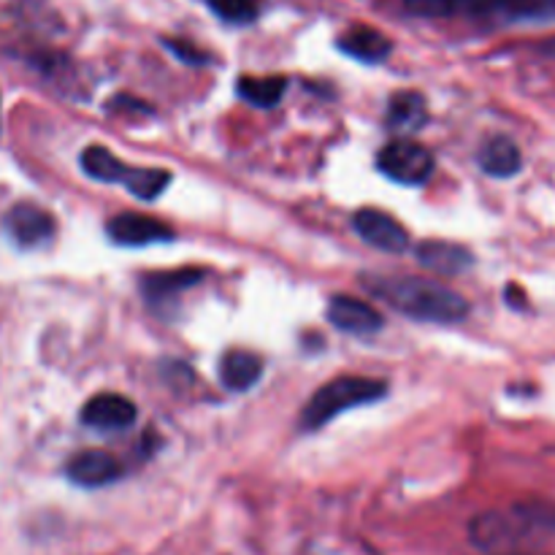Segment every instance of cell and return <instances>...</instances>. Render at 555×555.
I'll list each match as a JSON object with an SVG mask.
<instances>
[{
    "instance_id": "obj_4",
    "label": "cell",
    "mask_w": 555,
    "mask_h": 555,
    "mask_svg": "<svg viewBox=\"0 0 555 555\" xmlns=\"http://www.w3.org/2000/svg\"><path fill=\"white\" fill-rule=\"evenodd\" d=\"M81 168H85L87 177L98 179V182L108 184H122L128 188L135 198L152 201L163 193V190L171 184V173L163 171V168H135L128 163L119 160L117 155L106 150V146H87L81 152Z\"/></svg>"
},
{
    "instance_id": "obj_16",
    "label": "cell",
    "mask_w": 555,
    "mask_h": 555,
    "mask_svg": "<svg viewBox=\"0 0 555 555\" xmlns=\"http://www.w3.org/2000/svg\"><path fill=\"white\" fill-rule=\"evenodd\" d=\"M263 374V358L249 350H231L220 361V379L228 390H249Z\"/></svg>"
},
{
    "instance_id": "obj_1",
    "label": "cell",
    "mask_w": 555,
    "mask_h": 555,
    "mask_svg": "<svg viewBox=\"0 0 555 555\" xmlns=\"http://www.w3.org/2000/svg\"><path fill=\"white\" fill-rule=\"evenodd\" d=\"M363 287L396 312L421 323H461L469 314V301L453 287L421 276H363Z\"/></svg>"
},
{
    "instance_id": "obj_18",
    "label": "cell",
    "mask_w": 555,
    "mask_h": 555,
    "mask_svg": "<svg viewBox=\"0 0 555 555\" xmlns=\"http://www.w3.org/2000/svg\"><path fill=\"white\" fill-rule=\"evenodd\" d=\"M287 90L285 76H242L238 79V95L247 103L260 108H271L282 101Z\"/></svg>"
},
{
    "instance_id": "obj_21",
    "label": "cell",
    "mask_w": 555,
    "mask_h": 555,
    "mask_svg": "<svg viewBox=\"0 0 555 555\" xmlns=\"http://www.w3.org/2000/svg\"><path fill=\"white\" fill-rule=\"evenodd\" d=\"M542 52L551 54V57H555V38H547V41L542 43Z\"/></svg>"
},
{
    "instance_id": "obj_14",
    "label": "cell",
    "mask_w": 555,
    "mask_h": 555,
    "mask_svg": "<svg viewBox=\"0 0 555 555\" xmlns=\"http://www.w3.org/2000/svg\"><path fill=\"white\" fill-rule=\"evenodd\" d=\"M417 260H421L426 269H431L434 274L442 276L464 274V271L475 263L469 249L450 242H423L421 247H417Z\"/></svg>"
},
{
    "instance_id": "obj_17",
    "label": "cell",
    "mask_w": 555,
    "mask_h": 555,
    "mask_svg": "<svg viewBox=\"0 0 555 555\" xmlns=\"http://www.w3.org/2000/svg\"><path fill=\"white\" fill-rule=\"evenodd\" d=\"M388 128L393 133H417L426 125L428 108L421 92H396L388 103Z\"/></svg>"
},
{
    "instance_id": "obj_9",
    "label": "cell",
    "mask_w": 555,
    "mask_h": 555,
    "mask_svg": "<svg viewBox=\"0 0 555 555\" xmlns=\"http://www.w3.org/2000/svg\"><path fill=\"white\" fill-rule=\"evenodd\" d=\"M135 404L119 393H98L81 406V423L95 431H125L135 423Z\"/></svg>"
},
{
    "instance_id": "obj_5",
    "label": "cell",
    "mask_w": 555,
    "mask_h": 555,
    "mask_svg": "<svg viewBox=\"0 0 555 555\" xmlns=\"http://www.w3.org/2000/svg\"><path fill=\"white\" fill-rule=\"evenodd\" d=\"M377 168L399 184H423L434 173V155L423 144L396 139L379 150Z\"/></svg>"
},
{
    "instance_id": "obj_20",
    "label": "cell",
    "mask_w": 555,
    "mask_h": 555,
    "mask_svg": "<svg viewBox=\"0 0 555 555\" xmlns=\"http://www.w3.org/2000/svg\"><path fill=\"white\" fill-rule=\"evenodd\" d=\"M166 47L171 49L179 60H184V63H190V65H204L206 60H209V54L201 52V49L193 47L190 41H177V38H168Z\"/></svg>"
},
{
    "instance_id": "obj_11",
    "label": "cell",
    "mask_w": 555,
    "mask_h": 555,
    "mask_svg": "<svg viewBox=\"0 0 555 555\" xmlns=\"http://www.w3.org/2000/svg\"><path fill=\"white\" fill-rule=\"evenodd\" d=\"M328 320L334 328L352 336L377 334L383 328V314L369 301H358L352 296H334L328 304Z\"/></svg>"
},
{
    "instance_id": "obj_10",
    "label": "cell",
    "mask_w": 555,
    "mask_h": 555,
    "mask_svg": "<svg viewBox=\"0 0 555 555\" xmlns=\"http://www.w3.org/2000/svg\"><path fill=\"white\" fill-rule=\"evenodd\" d=\"M65 475L81 488H101L122 477V464L106 450H85L68 461Z\"/></svg>"
},
{
    "instance_id": "obj_15",
    "label": "cell",
    "mask_w": 555,
    "mask_h": 555,
    "mask_svg": "<svg viewBox=\"0 0 555 555\" xmlns=\"http://www.w3.org/2000/svg\"><path fill=\"white\" fill-rule=\"evenodd\" d=\"M206 271L201 269H177V271H157V274H146L141 280V291L150 304H163L168 298H177L179 293L190 291V287L201 285Z\"/></svg>"
},
{
    "instance_id": "obj_7",
    "label": "cell",
    "mask_w": 555,
    "mask_h": 555,
    "mask_svg": "<svg viewBox=\"0 0 555 555\" xmlns=\"http://www.w3.org/2000/svg\"><path fill=\"white\" fill-rule=\"evenodd\" d=\"M106 233L119 247H152V244L173 242V231L166 222L155 220V217L135 215V211L112 217L106 222Z\"/></svg>"
},
{
    "instance_id": "obj_8",
    "label": "cell",
    "mask_w": 555,
    "mask_h": 555,
    "mask_svg": "<svg viewBox=\"0 0 555 555\" xmlns=\"http://www.w3.org/2000/svg\"><path fill=\"white\" fill-rule=\"evenodd\" d=\"M352 225H356V233L363 242L383 249V253H404L410 247L406 228L383 209H358L356 217H352Z\"/></svg>"
},
{
    "instance_id": "obj_12",
    "label": "cell",
    "mask_w": 555,
    "mask_h": 555,
    "mask_svg": "<svg viewBox=\"0 0 555 555\" xmlns=\"http://www.w3.org/2000/svg\"><path fill=\"white\" fill-rule=\"evenodd\" d=\"M339 49L350 57L361 60V63H383L390 54L393 43L388 36L369 25H352L350 30L339 36Z\"/></svg>"
},
{
    "instance_id": "obj_2",
    "label": "cell",
    "mask_w": 555,
    "mask_h": 555,
    "mask_svg": "<svg viewBox=\"0 0 555 555\" xmlns=\"http://www.w3.org/2000/svg\"><path fill=\"white\" fill-rule=\"evenodd\" d=\"M415 16H469L491 25H555V0H404Z\"/></svg>"
},
{
    "instance_id": "obj_3",
    "label": "cell",
    "mask_w": 555,
    "mask_h": 555,
    "mask_svg": "<svg viewBox=\"0 0 555 555\" xmlns=\"http://www.w3.org/2000/svg\"><path fill=\"white\" fill-rule=\"evenodd\" d=\"M388 393V385L379 383V379L369 377H336L328 385L318 390V393L309 399L307 410L301 415V428L314 431V428H323L325 423H331L334 417H339L341 412L352 410V406L372 404L379 401Z\"/></svg>"
},
{
    "instance_id": "obj_19",
    "label": "cell",
    "mask_w": 555,
    "mask_h": 555,
    "mask_svg": "<svg viewBox=\"0 0 555 555\" xmlns=\"http://www.w3.org/2000/svg\"><path fill=\"white\" fill-rule=\"evenodd\" d=\"M220 20L231 25H249L258 20V0H206Z\"/></svg>"
},
{
    "instance_id": "obj_13",
    "label": "cell",
    "mask_w": 555,
    "mask_h": 555,
    "mask_svg": "<svg viewBox=\"0 0 555 555\" xmlns=\"http://www.w3.org/2000/svg\"><path fill=\"white\" fill-rule=\"evenodd\" d=\"M477 163H480V168L488 177L509 179L524 168V155H520L518 144L513 139H507V135H493V139H488L482 144Z\"/></svg>"
},
{
    "instance_id": "obj_6",
    "label": "cell",
    "mask_w": 555,
    "mask_h": 555,
    "mask_svg": "<svg viewBox=\"0 0 555 555\" xmlns=\"http://www.w3.org/2000/svg\"><path fill=\"white\" fill-rule=\"evenodd\" d=\"M3 231L20 249H38L52 242L57 225H54L52 215L41 206L16 204L5 211Z\"/></svg>"
}]
</instances>
